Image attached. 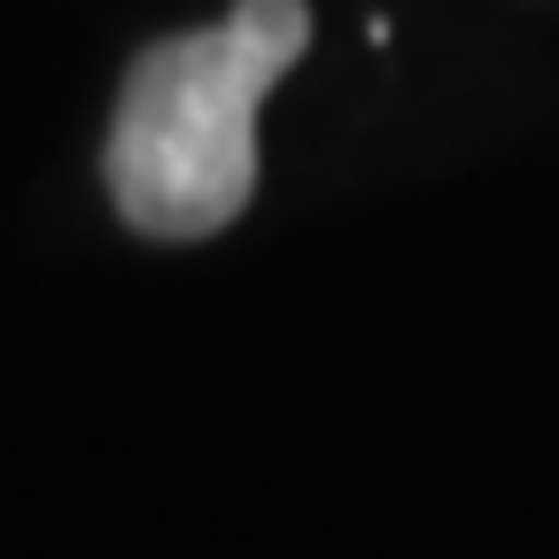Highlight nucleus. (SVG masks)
Here are the masks:
<instances>
[{
    "label": "nucleus",
    "instance_id": "nucleus-1",
    "mask_svg": "<svg viewBox=\"0 0 559 559\" xmlns=\"http://www.w3.org/2000/svg\"><path fill=\"white\" fill-rule=\"evenodd\" d=\"M311 47L304 0H241L234 16L156 39L124 70L109 124V194L132 234L202 241L257 194V109Z\"/></svg>",
    "mask_w": 559,
    "mask_h": 559
}]
</instances>
